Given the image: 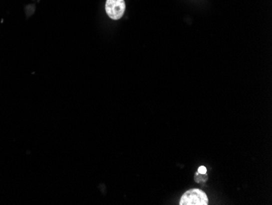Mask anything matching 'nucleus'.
Segmentation results:
<instances>
[{
	"label": "nucleus",
	"mask_w": 272,
	"mask_h": 205,
	"mask_svg": "<svg viewBox=\"0 0 272 205\" xmlns=\"http://www.w3.org/2000/svg\"><path fill=\"white\" fill-rule=\"evenodd\" d=\"M180 205H207L209 204V198L203 190L199 189H191L187 190L181 197Z\"/></svg>",
	"instance_id": "1"
},
{
	"label": "nucleus",
	"mask_w": 272,
	"mask_h": 205,
	"mask_svg": "<svg viewBox=\"0 0 272 205\" xmlns=\"http://www.w3.org/2000/svg\"><path fill=\"white\" fill-rule=\"evenodd\" d=\"M105 10L113 20H119L124 14L126 4L124 0H107Z\"/></svg>",
	"instance_id": "2"
},
{
	"label": "nucleus",
	"mask_w": 272,
	"mask_h": 205,
	"mask_svg": "<svg viewBox=\"0 0 272 205\" xmlns=\"http://www.w3.org/2000/svg\"><path fill=\"white\" fill-rule=\"evenodd\" d=\"M207 172L206 168L205 166H200V168H198V173L199 174H205Z\"/></svg>",
	"instance_id": "3"
}]
</instances>
